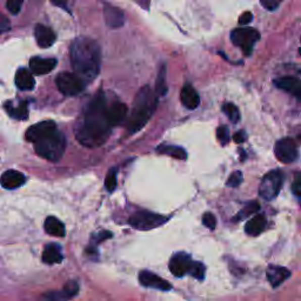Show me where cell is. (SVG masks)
I'll return each instance as SVG.
<instances>
[{
    "instance_id": "obj_1",
    "label": "cell",
    "mask_w": 301,
    "mask_h": 301,
    "mask_svg": "<svg viewBox=\"0 0 301 301\" xmlns=\"http://www.w3.org/2000/svg\"><path fill=\"white\" fill-rule=\"evenodd\" d=\"M107 107L109 104L103 92H99L86 106L82 121L75 133L82 145L95 147L105 142L112 128L107 114Z\"/></svg>"
},
{
    "instance_id": "obj_2",
    "label": "cell",
    "mask_w": 301,
    "mask_h": 301,
    "mask_svg": "<svg viewBox=\"0 0 301 301\" xmlns=\"http://www.w3.org/2000/svg\"><path fill=\"white\" fill-rule=\"evenodd\" d=\"M102 52L98 42L89 38H78L71 46V63L74 74L88 84L94 80L100 71Z\"/></svg>"
},
{
    "instance_id": "obj_3",
    "label": "cell",
    "mask_w": 301,
    "mask_h": 301,
    "mask_svg": "<svg viewBox=\"0 0 301 301\" xmlns=\"http://www.w3.org/2000/svg\"><path fill=\"white\" fill-rule=\"evenodd\" d=\"M158 96L148 85L142 86L135 95L133 109L128 118L127 130L131 134L137 133L145 127L157 110Z\"/></svg>"
},
{
    "instance_id": "obj_4",
    "label": "cell",
    "mask_w": 301,
    "mask_h": 301,
    "mask_svg": "<svg viewBox=\"0 0 301 301\" xmlns=\"http://www.w3.org/2000/svg\"><path fill=\"white\" fill-rule=\"evenodd\" d=\"M34 147L39 157L49 161H58L65 152L66 139L63 133L57 131L49 137L34 144Z\"/></svg>"
},
{
    "instance_id": "obj_5",
    "label": "cell",
    "mask_w": 301,
    "mask_h": 301,
    "mask_svg": "<svg viewBox=\"0 0 301 301\" xmlns=\"http://www.w3.org/2000/svg\"><path fill=\"white\" fill-rule=\"evenodd\" d=\"M284 184V174L278 170H273L265 175L259 185V194L265 200H273L281 191Z\"/></svg>"
},
{
    "instance_id": "obj_6",
    "label": "cell",
    "mask_w": 301,
    "mask_h": 301,
    "mask_svg": "<svg viewBox=\"0 0 301 301\" xmlns=\"http://www.w3.org/2000/svg\"><path fill=\"white\" fill-rule=\"evenodd\" d=\"M167 221V218L160 214H156L148 211H139L128 219V224L138 231H149L164 225Z\"/></svg>"
},
{
    "instance_id": "obj_7",
    "label": "cell",
    "mask_w": 301,
    "mask_h": 301,
    "mask_svg": "<svg viewBox=\"0 0 301 301\" xmlns=\"http://www.w3.org/2000/svg\"><path fill=\"white\" fill-rule=\"evenodd\" d=\"M260 39V33L250 27L235 28L231 33V40L235 46H238L246 56L252 53L253 46Z\"/></svg>"
},
{
    "instance_id": "obj_8",
    "label": "cell",
    "mask_w": 301,
    "mask_h": 301,
    "mask_svg": "<svg viewBox=\"0 0 301 301\" xmlns=\"http://www.w3.org/2000/svg\"><path fill=\"white\" fill-rule=\"evenodd\" d=\"M57 86L58 89L63 94L73 96L78 95L79 93L82 92L85 87V84L79 79L74 73L63 72L57 78Z\"/></svg>"
},
{
    "instance_id": "obj_9",
    "label": "cell",
    "mask_w": 301,
    "mask_h": 301,
    "mask_svg": "<svg viewBox=\"0 0 301 301\" xmlns=\"http://www.w3.org/2000/svg\"><path fill=\"white\" fill-rule=\"evenodd\" d=\"M274 154L284 164H291L298 159V148L291 138H284L277 141L274 146Z\"/></svg>"
},
{
    "instance_id": "obj_10",
    "label": "cell",
    "mask_w": 301,
    "mask_h": 301,
    "mask_svg": "<svg viewBox=\"0 0 301 301\" xmlns=\"http://www.w3.org/2000/svg\"><path fill=\"white\" fill-rule=\"evenodd\" d=\"M57 125L51 120L47 121H41V123H38L31 126L26 131V134L25 137L28 141L33 142V144H37L38 141L42 140V139L49 137V135L57 132Z\"/></svg>"
},
{
    "instance_id": "obj_11",
    "label": "cell",
    "mask_w": 301,
    "mask_h": 301,
    "mask_svg": "<svg viewBox=\"0 0 301 301\" xmlns=\"http://www.w3.org/2000/svg\"><path fill=\"white\" fill-rule=\"evenodd\" d=\"M192 265H193V260L187 253L179 252V253H175L174 256L171 258L168 267H170L171 273L173 274L174 277L182 278L184 275L189 274Z\"/></svg>"
},
{
    "instance_id": "obj_12",
    "label": "cell",
    "mask_w": 301,
    "mask_h": 301,
    "mask_svg": "<svg viewBox=\"0 0 301 301\" xmlns=\"http://www.w3.org/2000/svg\"><path fill=\"white\" fill-rule=\"evenodd\" d=\"M139 282L147 288L159 289V291H171L172 285L159 275L149 271H141L139 273Z\"/></svg>"
},
{
    "instance_id": "obj_13",
    "label": "cell",
    "mask_w": 301,
    "mask_h": 301,
    "mask_svg": "<svg viewBox=\"0 0 301 301\" xmlns=\"http://www.w3.org/2000/svg\"><path fill=\"white\" fill-rule=\"evenodd\" d=\"M267 280L273 288H277L282 282L287 280L291 277V271L288 268L277 266V265H270L266 271Z\"/></svg>"
},
{
    "instance_id": "obj_14",
    "label": "cell",
    "mask_w": 301,
    "mask_h": 301,
    "mask_svg": "<svg viewBox=\"0 0 301 301\" xmlns=\"http://www.w3.org/2000/svg\"><path fill=\"white\" fill-rule=\"evenodd\" d=\"M26 181V178L23 173L16 170H9L4 172L0 177V184L6 189H16L21 187Z\"/></svg>"
},
{
    "instance_id": "obj_15",
    "label": "cell",
    "mask_w": 301,
    "mask_h": 301,
    "mask_svg": "<svg viewBox=\"0 0 301 301\" xmlns=\"http://www.w3.org/2000/svg\"><path fill=\"white\" fill-rule=\"evenodd\" d=\"M104 17L106 25L111 28H119L125 24V14L123 11L112 5L104 6Z\"/></svg>"
},
{
    "instance_id": "obj_16",
    "label": "cell",
    "mask_w": 301,
    "mask_h": 301,
    "mask_svg": "<svg viewBox=\"0 0 301 301\" xmlns=\"http://www.w3.org/2000/svg\"><path fill=\"white\" fill-rule=\"evenodd\" d=\"M34 37L37 44L41 48H48L56 42V33L51 28L44 25H37L34 28Z\"/></svg>"
},
{
    "instance_id": "obj_17",
    "label": "cell",
    "mask_w": 301,
    "mask_h": 301,
    "mask_svg": "<svg viewBox=\"0 0 301 301\" xmlns=\"http://www.w3.org/2000/svg\"><path fill=\"white\" fill-rule=\"evenodd\" d=\"M57 66V60L55 58H40L33 57L30 60V69L33 73L42 75L49 73Z\"/></svg>"
},
{
    "instance_id": "obj_18",
    "label": "cell",
    "mask_w": 301,
    "mask_h": 301,
    "mask_svg": "<svg viewBox=\"0 0 301 301\" xmlns=\"http://www.w3.org/2000/svg\"><path fill=\"white\" fill-rule=\"evenodd\" d=\"M275 86L282 91L292 93L293 95L301 98V80L294 77H284L279 78L274 81Z\"/></svg>"
},
{
    "instance_id": "obj_19",
    "label": "cell",
    "mask_w": 301,
    "mask_h": 301,
    "mask_svg": "<svg viewBox=\"0 0 301 301\" xmlns=\"http://www.w3.org/2000/svg\"><path fill=\"white\" fill-rule=\"evenodd\" d=\"M107 114H109V120L113 127L125 120L127 116V106L120 102L112 103L107 107Z\"/></svg>"
},
{
    "instance_id": "obj_20",
    "label": "cell",
    "mask_w": 301,
    "mask_h": 301,
    "mask_svg": "<svg viewBox=\"0 0 301 301\" xmlns=\"http://www.w3.org/2000/svg\"><path fill=\"white\" fill-rule=\"evenodd\" d=\"M180 99L182 105L188 110H195L200 104V96L198 92H196L189 84L185 85L184 87H182L180 93Z\"/></svg>"
},
{
    "instance_id": "obj_21",
    "label": "cell",
    "mask_w": 301,
    "mask_h": 301,
    "mask_svg": "<svg viewBox=\"0 0 301 301\" xmlns=\"http://www.w3.org/2000/svg\"><path fill=\"white\" fill-rule=\"evenodd\" d=\"M14 81H16L17 87L21 89V91H30V89L34 87L35 84L34 77L32 75V72L27 69H25V67L17 71Z\"/></svg>"
},
{
    "instance_id": "obj_22",
    "label": "cell",
    "mask_w": 301,
    "mask_h": 301,
    "mask_svg": "<svg viewBox=\"0 0 301 301\" xmlns=\"http://www.w3.org/2000/svg\"><path fill=\"white\" fill-rule=\"evenodd\" d=\"M42 261L48 265L62 263L63 253L60 246L57 245V243H49V245L46 246L44 252H42Z\"/></svg>"
},
{
    "instance_id": "obj_23",
    "label": "cell",
    "mask_w": 301,
    "mask_h": 301,
    "mask_svg": "<svg viewBox=\"0 0 301 301\" xmlns=\"http://www.w3.org/2000/svg\"><path fill=\"white\" fill-rule=\"evenodd\" d=\"M265 227H266V218L261 216V214H258V216L253 217L252 219L247 221L245 226V232L246 234L250 236H257L264 232Z\"/></svg>"
},
{
    "instance_id": "obj_24",
    "label": "cell",
    "mask_w": 301,
    "mask_h": 301,
    "mask_svg": "<svg viewBox=\"0 0 301 301\" xmlns=\"http://www.w3.org/2000/svg\"><path fill=\"white\" fill-rule=\"evenodd\" d=\"M5 110L10 117L17 120H26L28 118L27 102H21L19 105L14 106L12 103L5 104Z\"/></svg>"
},
{
    "instance_id": "obj_25",
    "label": "cell",
    "mask_w": 301,
    "mask_h": 301,
    "mask_svg": "<svg viewBox=\"0 0 301 301\" xmlns=\"http://www.w3.org/2000/svg\"><path fill=\"white\" fill-rule=\"evenodd\" d=\"M45 231L49 235L59 236V238H63L66 233L65 226H64V224L59 219H57L56 217H48L45 220Z\"/></svg>"
},
{
    "instance_id": "obj_26",
    "label": "cell",
    "mask_w": 301,
    "mask_h": 301,
    "mask_svg": "<svg viewBox=\"0 0 301 301\" xmlns=\"http://www.w3.org/2000/svg\"><path fill=\"white\" fill-rule=\"evenodd\" d=\"M157 152L173 157L175 159H179V160H185L186 158H187V153H186V150L184 148L174 145H161L157 148Z\"/></svg>"
},
{
    "instance_id": "obj_27",
    "label": "cell",
    "mask_w": 301,
    "mask_h": 301,
    "mask_svg": "<svg viewBox=\"0 0 301 301\" xmlns=\"http://www.w3.org/2000/svg\"><path fill=\"white\" fill-rule=\"evenodd\" d=\"M167 85H166V65H161L158 78L156 81V94L157 96L166 95Z\"/></svg>"
},
{
    "instance_id": "obj_28",
    "label": "cell",
    "mask_w": 301,
    "mask_h": 301,
    "mask_svg": "<svg viewBox=\"0 0 301 301\" xmlns=\"http://www.w3.org/2000/svg\"><path fill=\"white\" fill-rule=\"evenodd\" d=\"M260 210V205L258 202H250L247 204V205L243 207V209L240 211V212L236 214L234 218V221H239L245 219V218H248L253 214H256L258 211Z\"/></svg>"
},
{
    "instance_id": "obj_29",
    "label": "cell",
    "mask_w": 301,
    "mask_h": 301,
    "mask_svg": "<svg viewBox=\"0 0 301 301\" xmlns=\"http://www.w3.org/2000/svg\"><path fill=\"white\" fill-rule=\"evenodd\" d=\"M223 111L233 124H236L240 120V112H239L238 107H236L234 104H232V103L224 104Z\"/></svg>"
},
{
    "instance_id": "obj_30",
    "label": "cell",
    "mask_w": 301,
    "mask_h": 301,
    "mask_svg": "<svg viewBox=\"0 0 301 301\" xmlns=\"http://www.w3.org/2000/svg\"><path fill=\"white\" fill-rule=\"evenodd\" d=\"M205 265L203 263H199V261H193L191 271H189V274H191L193 278L198 279V280H204V278H205Z\"/></svg>"
},
{
    "instance_id": "obj_31",
    "label": "cell",
    "mask_w": 301,
    "mask_h": 301,
    "mask_svg": "<svg viewBox=\"0 0 301 301\" xmlns=\"http://www.w3.org/2000/svg\"><path fill=\"white\" fill-rule=\"evenodd\" d=\"M78 292H79V285H78L77 281L70 280V281L66 282L65 286H64L63 293L67 299L73 298V296H75L78 294Z\"/></svg>"
},
{
    "instance_id": "obj_32",
    "label": "cell",
    "mask_w": 301,
    "mask_h": 301,
    "mask_svg": "<svg viewBox=\"0 0 301 301\" xmlns=\"http://www.w3.org/2000/svg\"><path fill=\"white\" fill-rule=\"evenodd\" d=\"M105 186H106V189L109 192H113L114 189H116V187H117V170L116 168H111L109 173H107Z\"/></svg>"
},
{
    "instance_id": "obj_33",
    "label": "cell",
    "mask_w": 301,
    "mask_h": 301,
    "mask_svg": "<svg viewBox=\"0 0 301 301\" xmlns=\"http://www.w3.org/2000/svg\"><path fill=\"white\" fill-rule=\"evenodd\" d=\"M242 178L243 175L240 171H235L233 172V173L229 175L227 181H226V186H228V187H238V186L242 182Z\"/></svg>"
},
{
    "instance_id": "obj_34",
    "label": "cell",
    "mask_w": 301,
    "mask_h": 301,
    "mask_svg": "<svg viewBox=\"0 0 301 301\" xmlns=\"http://www.w3.org/2000/svg\"><path fill=\"white\" fill-rule=\"evenodd\" d=\"M217 137H218V140L223 146H226L228 144L229 141V131H228V127L227 126H220L218 127L217 130Z\"/></svg>"
},
{
    "instance_id": "obj_35",
    "label": "cell",
    "mask_w": 301,
    "mask_h": 301,
    "mask_svg": "<svg viewBox=\"0 0 301 301\" xmlns=\"http://www.w3.org/2000/svg\"><path fill=\"white\" fill-rule=\"evenodd\" d=\"M45 301H66L67 298L64 295L63 292H48L42 295Z\"/></svg>"
},
{
    "instance_id": "obj_36",
    "label": "cell",
    "mask_w": 301,
    "mask_h": 301,
    "mask_svg": "<svg viewBox=\"0 0 301 301\" xmlns=\"http://www.w3.org/2000/svg\"><path fill=\"white\" fill-rule=\"evenodd\" d=\"M203 224L206 226L207 228L210 229H214L217 226V219H216V216L212 213H205L203 216Z\"/></svg>"
},
{
    "instance_id": "obj_37",
    "label": "cell",
    "mask_w": 301,
    "mask_h": 301,
    "mask_svg": "<svg viewBox=\"0 0 301 301\" xmlns=\"http://www.w3.org/2000/svg\"><path fill=\"white\" fill-rule=\"evenodd\" d=\"M21 6H23V2H21V0H10V2H7L6 4L7 10L12 14L19 13Z\"/></svg>"
},
{
    "instance_id": "obj_38",
    "label": "cell",
    "mask_w": 301,
    "mask_h": 301,
    "mask_svg": "<svg viewBox=\"0 0 301 301\" xmlns=\"http://www.w3.org/2000/svg\"><path fill=\"white\" fill-rule=\"evenodd\" d=\"M292 191L298 196L301 195V172L294 174V181L292 184Z\"/></svg>"
},
{
    "instance_id": "obj_39",
    "label": "cell",
    "mask_w": 301,
    "mask_h": 301,
    "mask_svg": "<svg viewBox=\"0 0 301 301\" xmlns=\"http://www.w3.org/2000/svg\"><path fill=\"white\" fill-rule=\"evenodd\" d=\"M260 4L268 11H274L279 5H280V3L275 2V0H261Z\"/></svg>"
},
{
    "instance_id": "obj_40",
    "label": "cell",
    "mask_w": 301,
    "mask_h": 301,
    "mask_svg": "<svg viewBox=\"0 0 301 301\" xmlns=\"http://www.w3.org/2000/svg\"><path fill=\"white\" fill-rule=\"evenodd\" d=\"M253 19V14L249 12V11H247V12H243L241 16L239 17V24L242 25V26H245V25L249 24L250 21Z\"/></svg>"
},
{
    "instance_id": "obj_41",
    "label": "cell",
    "mask_w": 301,
    "mask_h": 301,
    "mask_svg": "<svg viewBox=\"0 0 301 301\" xmlns=\"http://www.w3.org/2000/svg\"><path fill=\"white\" fill-rule=\"evenodd\" d=\"M11 28V23L7 18L0 16V34L5 33Z\"/></svg>"
},
{
    "instance_id": "obj_42",
    "label": "cell",
    "mask_w": 301,
    "mask_h": 301,
    "mask_svg": "<svg viewBox=\"0 0 301 301\" xmlns=\"http://www.w3.org/2000/svg\"><path fill=\"white\" fill-rule=\"evenodd\" d=\"M246 139H247V135H246L245 131H238L234 135H233V140H234L236 144H241V142H245Z\"/></svg>"
},
{
    "instance_id": "obj_43",
    "label": "cell",
    "mask_w": 301,
    "mask_h": 301,
    "mask_svg": "<svg viewBox=\"0 0 301 301\" xmlns=\"http://www.w3.org/2000/svg\"><path fill=\"white\" fill-rule=\"evenodd\" d=\"M299 53H300V56H301V48L299 49Z\"/></svg>"
},
{
    "instance_id": "obj_44",
    "label": "cell",
    "mask_w": 301,
    "mask_h": 301,
    "mask_svg": "<svg viewBox=\"0 0 301 301\" xmlns=\"http://www.w3.org/2000/svg\"><path fill=\"white\" fill-rule=\"evenodd\" d=\"M300 203H301V202H300Z\"/></svg>"
}]
</instances>
